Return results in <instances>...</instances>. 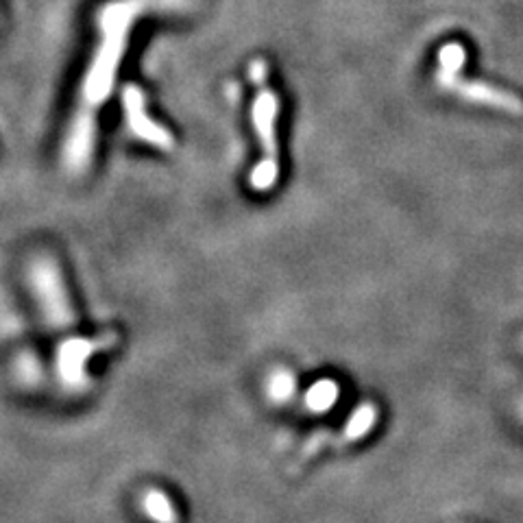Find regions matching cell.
<instances>
[{"label":"cell","instance_id":"6da1fadb","mask_svg":"<svg viewBox=\"0 0 523 523\" xmlns=\"http://www.w3.org/2000/svg\"><path fill=\"white\" fill-rule=\"evenodd\" d=\"M188 0H107L96 11V40L94 53L77 96L64 138V168L70 175H83L90 168L96 149V120L103 103L109 99L118 77V68L127 55L131 31L138 20L149 11H173Z\"/></svg>","mask_w":523,"mask_h":523},{"label":"cell","instance_id":"7a4b0ae2","mask_svg":"<svg viewBox=\"0 0 523 523\" xmlns=\"http://www.w3.org/2000/svg\"><path fill=\"white\" fill-rule=\"evenodd\" d=\"M249 77L255 85L251 123L262 151L258 164L251 168L249 184L255 192H269L279 179V142H277L279 96L271 88L269 64H266L264 59H253L249 64Z\"/></svg>","mask_w":523,"mask_h":523},{"label":"cell","instance_id":"3957f363","mask_svg":"<svg viewBox=\"0 0 523 523\" xmlns=\"http://www.w3.org/2000/svg\"><path fill=\"white\" fill-rule=\"evenodd\" d=\"M29 288L38 303L44 321L53 330H72L77 325V314L70 303L64 273L51 255H38L29 264Z\"/></svg>","mask_w":523,"mask_h":523},{"label":"cell","instance_id":"277c9868","mask_svg":"<svg viewBox=\"0 0 523 523\" xmlns=\"http://www.w3.org/2000/svg\"><path fill=\"white\" fill-rule=\"evenodd\" d=\"M118 343L116 332H105L101 336L94 338H68L59 345L57 351V369L62 380L72 391H81L90 384L88 375H85V362H88L94 354H101L109 347H114Z\"/></svg>","mask_w":523,"mask_h":523},{"label":"cell","instance_id":"5b68a950","mask_svg":"<svg viewBox=\"0 0 523 523\" xmlns=\"http://www.w3.org/2000/svg\"><path fill=\"white\" fill-rule=\"evenodd\" d=\"M120 101H123L125 120H127V127L131 129L133 136L160 151L175 149L173 133H170L164 125L155 123V120L149 116L147 96H144L140 85L127 83L123 88V94H120Z\"/></svg>","mask_w":523,"mask_h":523},{"label":"cell","instance_id":"8992f818","mask_svg":"<svg viewBox=\"0 0 523 523\" xmlns=\"http://www.w3.org/2000/svg\"><path fill=\"white\" fill-rule=\"evenodd\" d=\"M443 90L454 92L460 96V99H465L469 103L502 109V112H506V114H517V116L523 114V101L517 94L506 92L502 88H495V85H491V83L465 81V79L456 77L454 81H449Z\"/></svg>","mask_w":523,"mask_h":523},{"label":"cell","instance_id":"52a82bcc","mask_svg":"<svg viewBox=\"0 0 523 523\" xmlns=\"http://www.w3.org/2000/svg\"><path fill=\"white\" fill-rule=\"evenodd\" d=\"M467 51L458 42H449L439 51V85L445 88L449 81L460 77V70L465 68Z\"/></svg>","mask_w":523,"mask_h":523},{"label":"cell","instance_id":"ba28073f","mask_svg":"<svg viewBox=\"0 0 523 523\" xmlns=\"http://www.w3.org/2000/svg\"><path fill=\"white\" fill-rule=\"evenodd\" d=\"M338 397H340L338 384L334 380H321L306 393V406L312 412H327L336 406Z\"/></svg>","mask_w":523,"mask_h":523},{"label":"cell","instance_id":"9c48e42d","mask_svg":"<svg viewBox=\"0 0 523 523\" xmlns=\"http://www.w3.org/2000/svg\"><path fill=\"white\" fill-rule=\"evenodd\" d=\"M377 421V408L373 404H364L360 406L354 415H351L349 423L345 425V432H343V441H360L362 436H367L373 425Z\"/></svg>","mask_w":523,"mask_h":523},{"label":"cell","instance_id":"30bf717a","mask_svg":"<svg viewBox=\"0 0 523 523\" xmlns=\"http://www.w3.org/2000/svg\"><path fill=\"white\" fill-rule=\"evenodd\" d=\"M144 510L155 523H177V510L162 491H149L144 495Z\"/></svg>","mask_w":523,"mask_h":523},{"label":"cell","instance_id":"8fae6325","mask_svg":"<svg viewBox=\"0 0 523 523\" xmlns=\"http://www.w3.org/2000/svg\"><path fill=\"white\" fill-rule=\"evenodd\" d=\"M295 391V380H293V375H290L288 371H279L271 377V395L275 399H288L290 395H293Z\"/></svg>","mask_w":523,"mask_h":523}]
</instances>
